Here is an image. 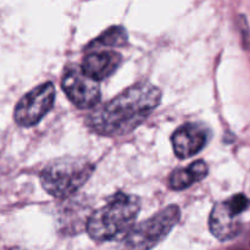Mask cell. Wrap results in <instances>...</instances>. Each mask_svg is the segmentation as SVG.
<instances>
[{"instance_id": "obj_6", "label": "cell", "mask_w": 250, "mask_h": 250, "mask_svg": "<svg viewBox=\"0 0 250 250\" xmlns=\"http://www.w3.org/2000/svg\"><path fill=\"white\" fill-rule=\"evenodd\" d=\"M55 102V87L45 82L24 94L16 104L15 121L21 127H32L38 124L53 107Z\"/></svg>"}, {"instance_id": "obj_2", "label": "cell", "mask_w": 250, "mask_h": 250, "mask_svg": "<svg viewBox=\"0 0 250 250\" xmlns=\"http://www.w3.org/2000/svg\"><path fill=\"white\" fill-rule=\"evenodd\" d=\"M141 210V200L136 195L116 193L95 210L87 221V232L97 242H107L128 233Z\"/></svg>"}, {"instance_id": "obj_9", "label": "cell", "mask_w": 250, "mask_h": 250, "mask_svg": "<svg viewBox=\"0 0 250 250\" xmlns=\"http://www.w3.org/2000/svg\"><path fill=\"white\" fill-rule=\"evenodd\" d=\"M122 63V55L114 50H93L83 59L81 70L90 80L99 82L110 77Z\"/></svg>"}, {"instance_id": "obj_11", "label": "cell", "mask_w": 250, "mask_h": 250, "mask_svg": "<svg viewBox=\"0 0 250 250\" xmlns=\"http://www.w3.org/2000/svg\"><path fill=\"white\" fill-rule=\"evenodd\" d=\"M127 32L122 26H114L103 32L88 46V50L99 49V46H122L127 44Z\"/></svg>"}, {"instance_id": "obj_1", "label": "cell", "mask_w": 250, "mask_h": 250, "mask_svg": "<svg viewBox=\"0 0 250 250\" xmlns=\"http://www.w3.org/2000/svg\"><path fill=\"white\" fill-rule=\"evenodd\" d=\"M161 90L149 82L136 83L88 116L90 129L106 137H120L136 129L159 106Z\"/></svg>"}, {"instance_id": "obj_3", "label": "cell", "mask_w": 250, "mask_h": 250, "mask_svg": "<svg viewBox=\"0 0 250 250\" xmlns=\"http://www.w3.org/2000/svg\"><path fill=\"white\" fill-rule=\"evenodd\" d=\"M94 165L83 158H61L51 161L41 172V183L54 198L71 197L90 178Z\"/></svg>"}, {"instance_id": "obj_8", "label": "cell", "mask_w": 250, "mask_h": 250, "mask_svg": "<svg viewBox=\"0 0 250 250\" xmlns=\"http://www.w3.org/2000/svg\"><path fill=\"white\" fill-rule=\"evenodd\" d=\"M210 132L204 125L189 122L178 127L172 134L173 151L178 159H188L199 153L209 142Z\"/></svg>"}, {"instance_id": "obj_10", "label": "cell", "mask_w": 250, "mask_h": 250, "mask_svg": "<svg viewBox=\"0 0 250 250\" xmlns=\"http://www.w3.org/2000/svg\"><path fill=\"white\" fill-rule=\"evenodd\" d=\"M209 168L205 161L197 160L186 168H177L168 178V186L173 190H182L207 177Z\"/></svg>"}, {"instance_id": "obj_12", "label": "cell", "mask_w": 250, "mask_h": 250, "mask_svg": "<svg viewBox=\"0 0 250 250\" xmlns=\"http://www.w3.org/2000/svg\"><path fill=\"white\" fill-rule=\"evenodd\" d=\"M10 250H24V249H21V248H12V249H10Z\"/></svg>"}, {"instance_id": "obj_5", "label": "cell", "mask_w": 250, "mask_h": 250, "mask_svg": "<svg viewBox=\"0 0 250 250\" xmlns=\"http://www.w3.org/2000/svg\"><path fill=\"white\" fill-rule=\"evenodd\" d=\"M250 208V199L243 193L232 195L219 203L211 210L209 217L210 232L220 241L236 238L243 229V215Z\"/></svg>"}, {"instance_id": "obj_7", "label": "cell", "mask_w": 250, "mask_h": 250, "mask_svg": "<svg viewBox=\"0 0 250 250\" xmlns=\"http://www.w3.org/2000/svg\"><path fill=\"white\" fill-rule=\"evenodd\" d=\"M61 85L70 102L80 109H90L100 102L99 83L87 77L78 66L65 71Z\"/></svg>"}, {"instance_id": "obj_4", "label": "cell", "mask_w": 250, "mask_h": 250, "mask_svg": "<svg viewBox=\"0 0 250 250\" xmlns=\"http://www.w3.org/2000/svg\"><path fill=\"white\" fill-rule=\"evenodd\" d=\"M180 208L170 205L149 217L146 221L132 227L124 237L119 250H151L167 237L178 224Z\"/></svg>"}]
</instances>
